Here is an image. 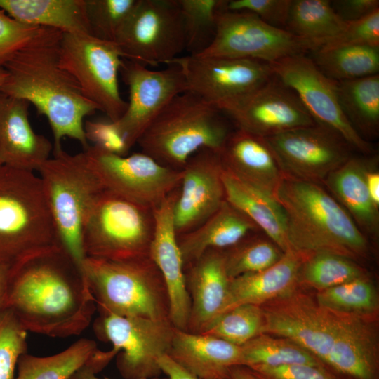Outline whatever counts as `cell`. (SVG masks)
Here are the masks:
<instances>
[{
	"label": "cell",
	"instance_id": "cell-24",
	"mask_svg": "<svg viewBox=\"0 0 379 379\" xmlns=\"http://www.w3.org/2000/svg\"><path fill=\"white\" fill-rule=\"evenodd\" d=\"M219 154L233 175L274 197L285 174L265 138L237 128L230 133Z\"/></svg>",
	"mask_w": 379,
	"mask_h": 379
},
{
	"label": "cell",
	"instance_id": "cell-15",
	"mask_svg": "<svg viewBox=\"0 0 379 379\" xmlns=\"http://www.w3.org/2000/svg\"><path fill=\"white\" fill-rule=\"evenodd\" d=\"M274 74L290 87L314 122L341 137L352 149L371 154V144L345 117L340 105L338 81L327 77L306 54L284 58L269 63Z\"/></svg>",
	"mask_w": 379,
	"mask_h": 379
},
{
	"label": "cell",
	"instance_id": "cell-42",
	"mask_svg": "<svg viewBox=\"0 0 379 379\" xmlns=\"http://www.w3.org/2000/svg\"><path fill=\"white\" fill-rule=\"evenodd\" d=\"M58 31L20 22L0 8V67L20 51L45 40Z\"/></svg>",
	"mask_w": 379,
	"mask_h": 379
},
{
	"label": "cell",
	"instance_id": "cell-13",
	"mask_svg": "<svg viewBox=\"0 0 379 379\" xmlns=\"http://www.w3.org/2000/svg\"><path fill=\"white\" fill-rule=\"evenodd\" d=\"M295 290L261 305L265 315L263 333L292 340L312 354L323 367L349 314L324 308L315 298Z\"/></svg>",
	"mask_w": 379,
	"mask_h": 379
},
{
	"label": "cell",
	"instance_id": "cell-18",
	"mask_svg": "<svg viewBox=\"0 0 379 379\" xmlns=\"http://www.w3.org/2000/svg\"><path fill=\"white\" fill-rule=\"evenodd\" d=\"M265 138L285 175L321 185L352 157L341 137L318 124Z\"/></svg>",
	"mask_w": 379,
	"mask_h": 379
},
{
	"label": "cell",
	"instance_id": "cell-53",
	"mask_svg": "<svg viewBox=\"0 0 379 379\" xmlns=\"http://www.w3.org/2000/svg\"><path fill=\"white\" fill-rule=\"evenodd\" d=\"M75 379H109L107 378H100L96 376V374H95L93 371H90L88 368H87L86 366L82 367L79 371L76 372V373L74 375ZM142 379H168L167 377L166 378H142Z\"/></svg>",
	"mask_w": 379,
	"mask_h": 379
},
{
	"label": "cell",
	"instance_id": "cell-54",
	"mask_svg": "<svg viewBox=\"0 0 379 379\" xmlns=\"http://www.w3.org/2000/svg\"><path fill=\"white\" fill-rule=\"evenodd\" d=\"M7 78V71L4 67H0V90L6 81Z\"/></svg>",
	"mask_w": 379,
	"mask_h": 379
},
{
	"label": "cell",
	"instance_id": "cell-39",
	"mask_svg": "<svg viewBox=\"0 0 379 379\" xmlns=\"http://www.w3.org/2000/svg\"><path fill=\"white\" fill-rule=\"evenodd\" d=\"M185 36V50L190 55L203 53L213 41L217 18L224 8L222 0H178Z\"/></svg>",
	"mask_w": 379,
	"mask_h": 379
},
{
	"label": "cell",
	"instance_id": "cell-46",
	"mask_svg": "<svg viewBox=\"0 0 379 379\" xmlns=\"http://www.w3.org/2000/svg\"><path fill=\"white\" fill-rule=\"evenodd\" d=\"M87 140L95 147L117 155H127L129 149L114 122L88 121L84 126Z\"/></svg>",
	"mask_w": 379,
	"mask_h": 379
},
{
	"label": "cell",
	"instance_id": "cell-56",
	"mask_svg": "<svg viewBox=\"0 0 379 379\" xmlns=\"http://www.w3.org/2000/svg\"><path fill=\"white\" fill-rule=\"evenodd\" d=\"M1 166H2V164H1V162H0V167H1Z\"/></svg>",
	"mask_w": 379,
	"mask_h": 379
},
{
	"label": "cell",
	"instance_id": "cell-52",
	"mask_svg": "<svg viewBox=\"0 0 379 379\" xmlns=\"http://www.w3.org/2000/svg\"><path fill=\"white\" fill-rule=\"evenodd\" d=\"M8 279V270L0 266V312L6 308V298Z\"/></svg>",
	"mask_w": 379,
	"mask_h": 379
},
{
	"label": "cell",
	"instance_id": "cell-50",
	"mask_svg": "<svg viewBox=\"0 0 379 379\" xmlns=\"http://www.w3.org/2000/svg\"><path fill=\"white\" fill-rule=\"evenodd\" d=\"M376 162L375 157L370 158L365 171V181L373 203L379 208V172L376 167Z\"/></svg>",
	"mask_w": 379,
	"mask_h": 379
},
{
	"label": "cell",
	"instance_id": "cell-11",
	"mask_svg": "<svg viewBox=\"0 0 379 379\" xmlns=\"http://www.w3.org/2000/svg\"><path fill=\"white\" fill-rule=\"evenodd\" d=\"M124 59L167 65L185 50L178 0H138L115 42Z\"/></svg>",
	"mask_w": 379,
	"mask_h": 379
},
{
	"label": "cell",
	"instance_id": "cell-45",
	"mask_svg": "<svg viewBox=\"0 0 379 379\" xmlns=\"http://www.w3.org/2000/svg\"><path fill=\"white\" fill-rule=\"evenodd\" d=\"M291 4L292 0H229L225 1L224 8L251 13L269 25L285 29Z\"/></svg>",
	"mask_w": 379,
	"mask_h": 379
},
{
	"label": "cell",
	"instance_id": "cell-14",
	"mask_svg": "<svg viewBox=\"0 0 379 379\" xmlns=\"http://www.w3.org/2000/svg\"><path fill=\"white\" fill-rule=\"evenodd\" d=\"M316 49L313 41L272 26L251 13L229 11L223 8L217 18L213 41L197 55L247 58L271 63Z\"/></svg>",
	"mask_w": 379,
	"mask_h": 379
},
{
	"label": "cell",
	"instance_id": "cell-49",
	"mask_svg": "<svg viewBox=\"0 0 379 379\" xmlns=\"http://www.w3.org/2000/svg\"><path fill=\"white\" fill-rule=\"evenodd\" d=\"M158 363L162 373L166 375L168 379H230L197 377L178 365L168 354L161 356L158 359Z\"/></svg>",
	"mask_w": 379,
	"mask_h": 379
},
{
	"label": "cell",
	"instance_id": "cell-3",
	"mask_svg": "<svg viewBox=\"0 0 379 379\" xmlns=\"http://www.w3.org/2000/svg\"><path fill=\"white\" fill-rule=\"evenodd\" d=\"M274 198L286 221L291 249L365 257L368 243L352 217L322 185L284 175Z\"/></svg>",
	"mask_w": 379,
	"mask_h": 379
},
{
	"label": "cell",
	"instance_id": "cell-10",
	"mask_svg": "<svg viewBox=\"0 0 379 379\" xmlns=\"http://www.w3.org/2000/svg\"><path fill=\"white\" fill-rule=\"evenodd\" d=\"M175 327L171 321L100 312L94 323L98 338L112 344L116 364L124 379L159 377L158 359L168 354Z\"/></svg>",
	"mask_w": 379,
	"mask_h": 379
},
{
	"label": "cell",
	"instance_id": "cell-31",
	"mask_svg": "<svg viewBox=\"0 0 379 379\" xmlns=\"http://www.w3.org/2000/svg\"><path fill=\"white\" fill-rule=\"evenodd\" d=\"M340 107L364 138L376 136L379 128V74L338 81Z\"/></svg>",
	"mask_w": 379,
	"mask_h": 379
},
{
	"label": "cell",
	"instance_id": "cell-26",
	"mask_svg": "<svg viewBox=\"0 0 379 379\" xmlns=\"http://www.w3.org/2000/svg\"><path fill=\"white\" fill-rule=\"evenodd\" d=\"M307 255L290 249L268 268L231 279L222 314L241 305H262L296 289Z\"/></svg>",
	"mask_w": 379,
	"mask_h": 379
},
{
	"label": "cell",
	"instance_id": "cell-48",
	"mask_svg": "<svg viewBox=\"0 0 379 379\" xmlns=\"http://www.w3.org/2000/svg\"><path fill=\"white\" fill-rule=\"evenodd\" d=\"M331 3L345 22L360 20L379 9L378 0H337Z\"/></svg>",
	"mask_w": 379,
	"mask_h": 379
},
{
	"label": "cell",
	"instance_id": "cell-8",
	"mask_svg": "<svg viewBox=\"0 0 379 379\" xmlns=\"http://www.w3.org/2000/svg\"><path fill=\"white\" fill-rule=\"evenodd\" d=\"M154 231L153 210L105 189L84 221V257L114 261L149 257Z\"/></svg>",
	"mask_w": 379,
	"mask_h": 379
},
{
	"label": "cell",
	"instance_id": "cell-9",
	"mask_svg": "<svg viewBox=\"0 0 379 379\" xmlns=\"http://www.w3.org/2000/svg\"><path fill=\"white\" fill-rule=\"evenodd\" d=\"M60 66L79 85L84 95L117 121L127 107L119 86V72L124 58L114 42L88 34L62 33L58 45Z\"/></svg>",
	"mask_w": 379,
	"mask_h": 379
},
{
	"label": "cell",
	"instance_id": "cell-7",
	"mask_svg": "<svg viewBox=\"0 0 379 379\" xmlns=\"http://www.w3.org/2000/svg\"><path fill=\"white\" fill-rule=\"evenodd\" d=\"M39 173L50 214L62 247L82 267V231L93 201L105 190L84 152L53 150Z\"/></svg>",
	"mask_w": 379,
	"mask_h": 379
},
{
	"label": "cell",
	"instance_id": "cell-33",
	"mask_svg": "<svg viewBox=\"0 0 379 379\" xmlns=\"http://www.w3.org/2000/svg\"><path fill=\"white\" fill-rule=\"evenodd\" d=\"M312 60L327 77L335 81L378 74L379 47L340 46L321 47L312 52Z\"/></svg>",
	"mask_w": 379,
	"mask_h": 379
},
{
	"label": "cell",
	"instance_id": "cell-4",
	"mask_svg": "<svg viewBox=\"0 0 379 379\" xmlns=\"http://www.w3.org/2000/svg\"><path fill=\"white\" fill-rule=\"evenodd\" d=\"M62 247L39 176L0 167V266L9 274L29 259Z\"/></svg>",
	"mask_w": 379,
	"mask_h": 379
},
{
	"label": "cell",
	"instance_id": "cell-47",
	"mask_svg": "<svg viewBox=\"0 0 379 379\" xmlns=\"http://www.w3.org/2000/svg\"><path fill=\"white\" fill-rule=\"evenodd\" d=\"M260 379H335L323 367L309 364L248 367Z\"/></svg>",
	"mask_w": 379,
	"mask_h": 379
},
{
	"label": "cell",
	"instance_id": "cell-22",
	"mask_svg": "<svg viewBox=\"0 0 379 379\" xmlns=\"http://www.w3.org/2000/svg\"><path fill=\"white\" fill-rule=\"evenodd\" d=\"M190 300L187 331L203 333L224 309L229 290L223 250L210 249L185 267Z\"/></svg>",
	"mask_w": 379,
	"mask_h": 379
},
{
	"label": "cell",
	"instance_id": "cell-37",
	"mask_svg": "<svg viewBox=\"0 0 379 379\" xmlns=\"http://www.w3.org/2000/svg\"><path fill=\"white\" fill-rule=\"evenodd\" d=\"M366 275L365 270L348 257L329 252L307 254L300 271L299 283L325 290Z\"/></svg>",
	"mask_w": 379,
	"mask_h": 379
},
{
	"label": "cell",
	"instance_id": "cell-21",
	"mask_svg": "<svg viewBox=\"0 0 379 379\" xmlns=\"http://www.w3.org/2000/svg\"><path fill=\"white\" fill-rule=\"evenodd\" d=\"M178 190L179 187L153 209L154 231L149 255L158 267L166 284L172 324L176 328L187 331L190 300L173 220V208Z\"/></svg>",
	"mask_w": 379,
	"mask_h": 379
},
{
	"label": "cell",
	"instance_id": "cell-17",
	"mask_svg": "<svg viewBox=\"0 0 379 379\" xmlns=\"http://www.w3.org/2000/svg\"><path fill=\"white\" fill-rule=\"evenodd\" d=\"M120 72L128 88L129 100L124 114L114 122L130 150L167 105L187 87L182 70L173 64L153 70L124 59Z\"/></svg>",
	"mask_w": 379,
	"mask_h": 379
},
{
	"label": "cell",
	"instance_id": "cell-44",
	"mask_svg": "<svg viewBox=\"0 0 379 379\" xmlns=\"http://www.w3.org/2000/svg\"><path fill=\"white\" fill-rule=\"evenodd\" d=\"M354 45L379 47V9L360 20L347 22L340 34L321 47Z\"/></svg>",
	"mask_w": 379,
	"mask_h": 379
},
{
	"label": "cell",
	"instance_id": "cell-20",
	"mask_svg": "<svg viewBox=\"0 0 379 379\" xmlns=\"http://www.w3.org/2000/svg\"><path fill=\"white\" fill-rule=\"evenodd\" d=\"M223 168L219 152L203 149L182 169V178L173 208L178 236L197 227L226 201Z\"/></svg>",
	"mask_w": 379,
	"mask_h": 379
},
{
	"label": "cell",
	"instance_id": "cell-16",
	"mask_svg": "<svg viewBox=\"0 0 379 379\" xmlns=\"http://www.w3.org/2000/svg\"><path fill=\"white\" fill-rule=\"evenodd\" d=\"M182 70L187 91L220 109L266 82L273 74L269 63L253 59L223 56L186 55L168 65Z\"/></svg>",
	"mask_w": 379,
	"mask_h": 379
},
{
	"label": "cell",
	"instance_id": "cell-12",
	"mask_svg": "<svg viewBox=\"0 0 379 379\" xmlns=\"http://www.w3.org/2000/svg\"><path fill=\"white\" fill-rule=\"evenodd\" d=\"M84 152L105 190L152 210L182 181V170L165 166L142 152L121 156L89 146Z\"/></svg>",
	"mask_w": 379,
	"mask_h": 379
},
{
	"label": "cell",
	"instance_id": "cell-55",
	"mask_svg": "<svg viewBox=\"0 0 379 379\" xmlns=\"http://www.w3.org/2000/svg\"><path fill=\"white\" fill-rule=\"evenodd\" d=\"M69 379H75V378H74V375H72L71 378H69Z\"/></svg>",
	"mask_w": 379,
	"mask_h": 379
},
{
	"label": "cell",
	"instance_id": "cell-34",
	"mask_svg": "<svg viewBox=\"0 0 379 379\" xmlns=\"http://www.w3.org/2000/svg\"><path fill=\"white\" fill-rule=\"evenodd\" d=\"M346 25L347 22L336 13L331 1L292 0L285 29L313 41L318 48L340 34Z\"/></svg>",
	"mask_w": 379,
	"mask_h": 379
},
{
	"label": "cell",
	"instance_id": "cell-19",
	"mask_svg": "<svg viewBox=\"0 0 379 379\" xmlns=\"http://www.w3.org/2000/svg\"><path fill=\"white\" fill-rule=\"evenodd\" d=\"M221 110L237 128L264 138L317 124L296 93L275 74Z\"/></svg>",
	"mask_w": 379,
	"mask_h": 379
},
{
	"label": "cell",
	"instance_id": "cell-23",
	"mask_svg": "<svg viewBox=\"0 0 379 379\" xmlns=\"http://www.w3.org/2000/svg\"><path fill=\"white\" fill-rule=\"evenodd\" d=\"M29 103L0 92V162L2 166L39 171L53 150L51 141L33 130Z\"/></svg>",
	"mask_w": 379,
	"mask_h": 379
},
{
	"label": "cell",
	"instance_id": "cell-51",
	"mask_svg": "<svg viewBox=\"0 0 379 379\" xmlns=\"http://www.w3.org/2000/svg\"><path fill=\"white\" fill-rule=\"evenodd\" d=\"M230 379H260L255 373L250 368L239 365L231 368Z\"/></svg>",
	"mask_w": 379,
	"mask_h": 379
},
{
	"label": "cell",
	"instance_id": "cell-30",
	"mask_svg": "<svg viewBox=\"0 0 379 379\" xmlns=\"http://www.w3.org/2000/svg\"><path fill=\"white\" fill-rule=\"evenodd\" d=\"M0 8L24 23L91 35L86 0H0Z\"/></svg>",
	"mask_w": 379,
	"mask_h": 379
},
{
	"label": "cell",
	"instance_id": "cell-32",
	"mask_svg": "<svg viewBox=\"0 0 379 379\" xmlns=\"http://www.w3.org/2000/svg\"><path fill=\"white\" fill-rule=\"evenodd\" d=\"M95 342L81 338L67 349L48 357L22 354L13 379H69L98 350Z\"/></svg>",
	"mask_w": 379,
	"mask_h": 379
},
{
	"label": "cell",
	"instance_id": "cell-1",
	"mask_svg": "<svg viewBox=\"0 0 379 379\" xmlns=\"http://www.w3.org/2000/svg\"><path fill=\"white\" fill-rule=\"evenodd\" d=\"M6 308L27 331L66 338L81 334L97 307L82 267L59 247L9 274Z\"/></svg>",
	"mask_w": 379,
	"mask_h": 379
},
{
	"label": "cell",
	"instance_id": "cell-5",
	"mask_svg": "<svg viewBox=\"0 0 379 379\" xmlns=\"http://www.w3.org/2000/svg\"><path fill=\"white\" fill-rule=\"evenodd\" d=\"M224 114L214 104L186 91L167 105L137 143L161 164L182 170L201 149L220 152L231 132Z\"/></svg>",
	"mask_w": 379,
	"mask_h": 379
},
{
	"label": "cell",
	"instance_id": "cell-27",
	"mask_svg": "<svg viewBox=\"0 0 379 379\" xmlns=\"http://www.w3.org/2000/svg\"><path fill=\"white\" fill-rule=\"evenodd\" d=\"M257 232L260 231L247 216L225 201L197 227L178 236L185 267L208 250H225Z\"/></svg>",
	"mask_w": 379,
	"mask_h": 379
},
{
	"label": "cell",
	"instance_id": "cell-40",
	"mask_svg": "<svg viewBox=\"0 0 379 379\" xmlns=\"http://www.w3.org/2000/svg\"><path fill=\"white\" fill-rule=\"evenodd\" d=\"M265 315L261 305L244 304L218 316L202 333L241 346L263 333Z\"/></svg>",
	"mask_w": 379,
	"mask_h": 379
},
{
	"label": "cell",
	"instance_id": "cell-6",
	"mask_svg": "<svg viewBox=\"0 0 379 379\" xmlns=\"http://www.w3.org/2000/svg\"><path fill=\"white\" fill-rule=\"evenodd\" d=\"M82 269L100 312L171 321L166 286L149 256L126 261L85 258Z\"/></svg>",
	"mask_w": 379,
	"mask_h": 379
},
{
	"label": "cell",
	"instance_id": "cell-36",
	"mask_svg": "<svg viewBox=\"0 0 379 379\" xmlns=\"http://www.w3.org/2000/svg\"><path fill=\"white\" fill-rule=\"evenodd\" d=\"M315 299L327 310L371 319L378 312L379 305L375 287L367 274L319 291Z\"/></svg>",
	"mask_w": 379,
	"mask_h": 379
},
{
	"label": "cell",
	"instance_id": "cell-29",
	"mask_svg": "<svg viewBox=\"0 0 379 379\" xmlns=\"http://www.w3.org/2000/svg\"><path fill=\"white\" fill-rule=\"evenodd\" d=\"M369 160L351 157L329 173L323 183L364 234H376L378 208L373 203L365 181Z\"/></svg>",
	"mask_w": 379,
	"mask_h": 379
},
{
	"label": "cell",
	"instance_id": "cell-35",
	"mask_svg": "<svg viewBox=\"0 0 379 379\" xmlns=\"http://www.w3.org/2000/svg\"><path fill=\"white\" fill-rule=\"evenodd\" d=\"M241 365L247 367H272L293 364L322 367L307 350L283 337L262 333L241 345Z\"/></svg>",
	"mask_w": 379,
	"mask_h": 379
},
{
	"label": "cell",
	"instance_id": "cell-41",
	"mask_svg": "<svg viewBox=\"0 0 379 379\" xmlns=\"http://www.w3.org/2000/svg\"><path fill=\"white\" fill-rule=\"evenodd\" d=\"M138 0H86L91 36L115 42Z\"/></svg>",
	"mask_w": 379,
	"mask_h": 379
},
{
	"label": "cell",
	"instance_id": "cell-28",
	"mask_svg": "<svg viewBox=\"0 0 379 379\" xmlns=\"http://www.w3.org/2000/svg\"><path fill=\"white\" fill-rule=\"evenodd\" d=\"M222 180L226 201L247 216L284 253L290 250L286 217L276 199L239 179L225 166Z\"/></svg>",
	"mask_w": 379,
	"mask_h": 379
},
{
	"label": "cell",
	"instance_id": "cell-2",
	"mask_svg": "<svg viewBox=\"0 0 379 379\" xmlns=\"http://www.w3.org/2000/svg\"><path fill=\"white\" fill-rule=\"evenodd\" d=\"M62 32L16 53L4 65L8 78L0 90L32 104L47 119L54 138L53 150L68 137L86 149L84 119L98 110L84 95L74 78L59 62L58 45Z\"/></svg>",
	"mask_w": 379,
	"mask_h": 379
},
{
	"label": "cell",
	"instance_id": "cell-38",
	"mask_svg": "<svg viewBox=\"0 0 379 379\" xmlns=\"http://www.w3.org/2000/svg\"><path fill=\"white\" fill-rule=\"evenodd\" d=\"M224 251L225 267L231 279L259 272L275 264L284 252L268 237L258 232L250 234Z\"/></svg>",
	"mask_w": 379,
	"mask_h": 379
},
{
	"label": "cell",
	"instance_id": "cell-43",
	"mask_svg": "<svg viewBox=\"0 0 379 379\" xmlns=\"http://www.w3.org/2000/svg\"><path fill=\"white\" fill-rule=\"evenodd\" d=\"M27 331L8 308L0 312V379H13L20 356L27 352Z\"/></svg>",
	"mask_w": 379,
	"mask_h": 379
},
{
	"label": "cell",
	"instance_id": "cell-25",
	"mask_svg": "<svg viewBox=\"0 0 379 379\" xmlns=\"http://www.w3.org/2000/svg\"><path fill=\"white\" fill-rule=\"evenodd\" d=\"M168 355L189 373L204 378H230L241 365V348L222 339L175 328Z\"/></svg>",
	"mask_w": 379,
	"mask_h": 379
}]
</instances>
